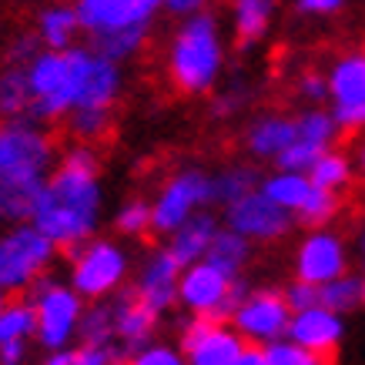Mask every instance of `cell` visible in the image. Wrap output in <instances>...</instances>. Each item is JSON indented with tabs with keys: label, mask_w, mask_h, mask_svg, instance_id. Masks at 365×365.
Listing matches in <instances>:
<instances>
[{
	"label": "cell",
	"mask_w": 365,
	"mask_h": 365,
	"mask_svg": "<svg viewBox=\"0 0 365 365\" xmlns=\"http://www.w3.org/2000/svg\"><path fill=\"white\" fill-rule=\"evenodd\" d=\"M101 158L91 144L67 148L41 188L31 225H37L64 255L88 245L101 225Z\"/></svg>",
	"instance_id": "6da1fadb"
},
{
	"label": "cell",
	"mask_w": 365,
	"mask_h": 365,
	"mask_svg": "<svg viewBox=\"0 0 365 365\" xmlns=\"http://www.w3.org/2000/svg\"><path fill=\"white\" fill-rule=\"evenodd\" d=\"M225 67V41L211 11L181 21L168 47V78L181 94H208Z\"/></svg>",
	"instance_id": "7a4b0ae2"
},
{
	"label": "cell",
	"mask_w": 365,
	"mask_h": 365,
	"mask_svg": "<svg viewBox=\"0 0 365 365\" xmlns=\"http://www.w3.org/2000/svg\"><path fill=\"white\" fill-rule=\"evenodd\" d=\"M54 171V141L34 121L0 124V185H44Z\"/></svg>",
	"instance_id": "3957f363"
},
{
	"label": "cell",
	"mask_w": 365,
	"mask_h": 365,
	"mask_svg": "<svg viewBox=\"0 0 365 365\" xmlns=\"http://www.w3.org/2000/svg\"><path fill=\"white\" fill-rule=\"evenodd\" d=\"M27 78H31V114L27 121L34 124H51L61 121L78 108V71L71 64L67 51H41L27 64Z\"/></svg>",
	"instance_id": "277c9868"
},
{
	"label": "cell",
	"mask_w": 365,
	"mask_h": 365,
	"mask_svg": "<svg viewBox=\"0 0 365 365\" xmlns=\"http://www.w3.org/2000/svg\"><path fill=\"white\" fill-rule=\"evenodd\" d=\"M57 248L37 225L24 222L11 225L0 235V288L7 295L31 292L37 278H44L51 262L57 258Z\"/></svg>",
	"instance_id": "5b68a950"
},
{
	"label": "cell",
	"mask_w": 365,
	"mask_h": 365,
	"mask_svg": "<svg viewBox=\"0 0 365 365\" xmlns=\"http://www.w3.org/2000/svg\"><path fill=\"white\" fill-rule=\"evenodd\" d=\"M27 299L37 309V345L47 352H61L78 339L81 319H84V299L71 285H61L54 278H37Z\"/></svg>",
	"instance_id": "8992f818"
},
{
	"label": "cell",
	"mask_w": 365,
	"mask_h": 365,
	"mask_svg": "<svg viewBox=\"0 0 365 365\" xmlns=\"http://www.w3.org/2000/svg\"><path fill=\"white\" fill-rule=\"evenodd\" d=\"M67 258H71V288L81 299L91 302L114 295L131 268L128 252L111 238H91L88 245L74 248Z\"/></svg>",
	"instance_id": "52a82bcc"
},
{
	"label": "cell",
	"mask_w": 365,
	"mask_h": 365,
	"mask_svg": "<svg viewBox=\"0 0 365 365\" xmlns=\"http://www.w3.org/2000/svg\"><path fill=\"white\" fill-rule=\"evenodd\" d=\"M211 205V175H205L201 168H181L165 181V188L158 191V198L151 201V222H155L158 235H171L188 222L191 215H198V208Z\"/></svg>",
	"instance_id": "ba28073f"
},
{
	"label": "cell",
	"mask_w": 365,
	"mask_h": 365,
	"mask_svg": "<svg viewBox=\"0 0 365 365\" xmlns=\"http://www.w3.org/2000/svg\"><path fill=\"white\" fill-rule=\"evenodd\" d=\"M235 332L248 345H272L278 339H288L292 309L285 305V295L275 288H258L248 295L242 309L235 312Z\"/></svg>",
	"instance_id": "9c48e42d"
},
{
	"label": "cell",
	"mask_w": 365,
	"mask_h": 365,
	"mask_svg": "<svg viewBox=\"0 0 365 365\" xmlns=\"http://www.w3.org/2000/svg\"><path fill=\"white\" fill-rule=\"evenodd\" d=\"M329 101V111L342 131H365V51H352L332 64Z\"/></svg>",
	"instance_id": "30bf717a"
},
{
	"label": "cell",
	"mask_w": 365,
	"mask_h": 365,
	"mask_svg": "<svg viewBox=\"0 0 365 365\" xmlns=\"http://www.w3.org/2000/svg\"><path fill=\"white\" fill-rule=\"evenodd\" d=\"M225 228L245 235L248 242H278L295 228V215L278 208L275 201L262 195V188H258L225 208Z\"/></svg>",
	"instance_id": "8fae6325"
},
{
	"label": "cell",
	"mask_w": 365,
	"mask_h": 365,
	"mask_svg": "<svg viewBox=\"0 0 365 365\" xmlns=\"http://www.w3.org/2000/svg\"><path fill=\"white\" fill-rule=\"evenodd\" d=\"M67 57L78 71V108H114L124 84L121 64L91 51L88 44H74Z\"/></svg>",
	"instance_id": "7c38bea8"
},
{
	"label": "cell",
	"mask_w": 365,
	"mask_h": 365,
	"mask_svg": "<svg viewBox=\"0 0 365 365\" xmlns=\"http://www.w3.org/2000/svg\"><path fill=\"white\" fill-rule=\"evenodd\" d=\"M345 272H349V252H345V242L335 232L312 228L295 248V278L299 282L322 288Z\"/></svg>",
	"instance_id": "4fadbf2b"
},
{
	"label": "cell",
	"mask_w": 365,
	"mask_h": 365,
	"mask_svg": "<svg viewBox=\"0 0 365 365\" xmlns=\"http://www.w3.org/2000/svg\"><path fill=\"white\" fill-rule=\"evenodd\" d=\"M74 11H78L81 31L91 37V34L151 24L158 11H165V7H161V0H78Z\"/></svg>",
	"instance_id": "5bb4252c"
},
{
	"label": "cell",
	"mask_w": 365,
	"mask_h": 365,
	"mask_svg": "<svg viewBox=\"0 0 365 365\" xmlns=\"http://www.w3.org/2000/svg\"><path fill=\"white\" fill-rule=\"evenodd\" d=\"M185 268L175 262V255L165 248H155V252L144 258L141 272H138V282H134V295L148 305L151 312L165 315L178 305V278H181Z\"/></svg>",
	"instance_id": "9a60e30c"
},
{
	"label": "cell",
	"mask_w": 365,
	"mask_h": 365,
	"mask_svg": "<svg viewBox=\"0 0 365 365\" xmlns=\"http://www.w3.org/2000/svg\"><path fill=\"white\" fill-rule=\"evenodd\" d=\"M228 285H232V278L208 262L188 265L178 278V305H185L191 315L215 319V312L222 309L225 295H228Z\"/></svg>",
	"instance_id": "2e32d148"
},
{
	"label": "cell",
	"mask_w": 365,
	"mask_h": 365,
	"mask_svg": "<svg viewBox=\"0 0 365 365\" xmlns=\"http://www.w3.org/2000/svg\"><path fill=\"white\" fill-rule=\"evenodd\" d=\"M342 335H345V319L339 312L325 309V305H315L309 312L292 315V325H288V339L292 342L305 345V349H312L319 355H329V359L335 355Z\"/></svg>",
	"instance_id": "e0dca14e"
},
{
	"label": "cell",
	"mask_w": 365,
	"mask_h": 365,
	"mask_svg": "<svg viewBox=\"0 0 365 365\" xmlns=\"http://www.w3.org/2000/svg\"><path fill=\"white\" fill-rule=\"evenodd\" d=\"M158 322H161V315L148 309V305H144V302L134 295V288L114 299L118 345H121L128 355L141 352L144 345H151V339H155V332H158Z\"/></svg>",
	"instance_id": "ac0fdd59"
},
{
	"label": "cell",
	"mask_w": 365,
	"mask_h": 365,
	"mask_svg": "<svg viewBox=\"0 0 365 365\" xmlns=\"http://www.w3.org/2000/svg\"><path fill=\"white\" fill-rule=\"evenodd\" d=\"M295 138H299V121L295 118H288V114H262V118H255L248 124L245 148L258 161H275Z\"/></svg>",
	"instance_id": "d6986e66"
},
{
	"label": "cell",
	"mask_w": 365,
	"mask_h": 365,
	"mask_svg": "<svg viewBox=\"0 0 365 365\" xmlns=\"http://www.w3.org/2000/svg\"><path fill=\"white\" fill-rule=\"evenodd\" d=\"M218 232H222L218 218H215L211 211H198V215H191L188 222L168 238V252L175 255V262L181 268L198 265V262H205V255H208V248Z\"/></svg>",
	"instance_id": "ffe728a7"
},
{
	"label": "cell",
	"mask_w": 365,
	"mask_h": 365,
	"mask_svg": "<svg viewBox=\"0 0 365 365\" xmlns=\"http://www.w3.org/2000/svg\"><path fill=\"white\" fill-rule=\"evenodd\" d=\"M245 345L248 342L235 332V325L215 322L198 342L185 349V355H188V365H232L245 352Z\"/></svg>",
	"instance_id": "44dd1931"
},
{
	"label": "cell",
	"mask_w": 365,
	"mask_h": 365,
	"mask_svg": "<svg viewBox=\"0 0 365 365\" xmlns=\"http://www.w3.org/2000/svg\"><path fill=\"white\" fill-rule=\"evenodd\" d=\"M81 34L78 11L71 4H51L37 14V37L47 51H71Z\"/></svg>",
	"instance_id": "7402d4cb"
},
{
	"label": "cell",
	"mask_w": 365,
	"mask_h": 365,
	"mask_svg": "<svg viewBox=\"0 0 365 365\" xmlns=\"http://www.w3.org/2000/svg\"><path fill=\"white\" fill-rule=\"evenodd\" d=\"M31 78L27 67L7 64L0 71V118L4 121H27L31 114Z\"/></svg>",
	"instance_id": "603a6c76"
},
{
	"label": "cell",
	"mask_w": 365,
	"mask_h": 365,
	"mask_svg": "<svg viewBox=\"0 0 365 365\" xmlns=\"http://www.w3.org/2000/svg\"><path fill=\"white\" fill-rule=\"evenodd\" d=\"M148 37H151V24H138V27H121V31L91 34L88 47L121 64V61H131V57L141 54L144 44H148Z\"/></svg>",
	"instance_id": "cb8c5ba5"
},
{
	"label": "cell",
	"mask_w": 365,
	"mask_h": 365,
	"mask_svg": "<svg viewBox=\"0 0 365 365\" xmlns=\"http://www.w3.org/2000/svg\"><path fill=\"white\" fill-rule=\"evenodd\" d=\"M262 188V178L252 165H232L222 168L218 175H211V205L218 208H228L235 201H242L245 195Z\"/></svg>",
	"instance_id": "d4e9b609"
},
{
	"label": "cell",
	"mask_w": 365,
	"mask_h": 365,
	"mask_svg": "<svg viewBox=\"0 0 365 365\" xmlns=\"http://www.w3.org/2000/svg\"><path fill=\"white\" fill-rule=\"evenodd\" d=\"M248 258H252V242H248L245 235L232 232V228H222V232L215 235V242H211L208 255H205V262L215 265L218 272H225L228 278L242 275V268L248 265Z\"/></svg>",
	"instance_id": "484cf974"
},
{
	"label": "cell",
	"mask_w": 365,
	"mask_h": 365,
	"mask_svg": "<svg viewBox=\"0 0 365 365\" xmlns=\"http://www.w3.org/2000/svg\"><path fill=\"white\" fill-rule=\"evenodd\" d=\"M312 188H315V185H312V178L302 175V171H275V175L262 178V195H268L278 208L292 211V215L309 201Z\"/></svg>",
	"instance_id": "4316f807"
},
{
	"label": "cell",
	"mask_w": 365,
	"mask_h": 365,
	"mask_svg": "<svg viewBox=\"0 0 365 365\" xmlns=\"http://www.w3.org/2000/svg\"><path fill=\"white\" fill-rule=\"evenodd\" d=\"M235 37L242 44H258L272 27L275 17V0H235Z\"/></svg>",
	"instance_id": "83f0119b"
},
{
	"label": "cell",
	"mask_w": 365,
	"mask_h": 365,
	"mask_svg": "<svg viewBox=\"0 0 365 365\" xmlns=\"http://www.w3.org/2000/svg\"><path fill=\"white\" fill-rule=\"evenodd\" d=\"M37 339V309L31 299H7L0 309V342Z\"/></svg>",
	"instance_id": "f1b7e54d"
},
{
	"label": "cell",
	"mask_w": 365,
	"mask_h": 365,
	"mask_svg": "<svg viewBox=\"0 0 365 365\" xmlns=\"http://www.w3.org/2000/svg\"><path fill=\"white\" fill-rule=\"evenodd\" d=\"M81 345H114L118 342V325H114V299H101L91 309H84L78 329Z\"/></svg>",
	"instance_id": "f546056e"
},
{
	"label": "cell",
	"mask_w": 365,
	"mask_h": 365,
	"mask_svg": "<svg viewBox=\"0 0 365 365\" xmlns=\"http://www.w3.org/2000/svg\"><path fill=\"white\" fill-rule=\"evenodd\" d=\"M44 185H24V188H11L0 185V225H24L34 218L37 198H41Z\"/></svg>",
	"instance_id": "4dcf8cb0"
},
{
	"label": "cell",
	"mask_w": 365,
	"mask_h": 365,
	"mask_svg": "<svg viewBox=\"0 0 365 365\" xmlns=\"http://www.w3.org/2000/svg\"><path fill=\"white\" fill-rule=\"evenodd\" d=\"M299 141H309L322 151H332L335 138H339V121L332 118V111H325V108H309V111H302L299 118Z\"/></svg>",
	"instance_id": "1f68e13d"
},
{
	"label": "cell",
	"mask_w": 365,
	"mask_h": 365,
	"mask_svg": "<svg viewBox=\"0 0 365 365\" xmlns=\"http://www.w3.org/2000/svg\"><path fill=\"white\" fill-rule=\"evenodd\" d=\"M362 295H365V278L352 275V272H345V275H339L335 282L322 285V305L339 312V315H349V312L359 309V305H362Z\"/></svg>",
	"instance_id": "d6a6232c"
},
{
	"label": "cell",
	"mask_w": 365,
	"mask_h": 365,
	"mask_svg": "<svg viewBox=\"0 0 365 365\" xmlns=\"http://www.w3.org/2000/svg\"><path fill=\"white\" fill-rule=\"evenodd\" d=\"M312 178V185H319V188H329V191H339L349 188V181H352V158L342 155V151H325V155L312 165L309 171Z\"/></svg>",
	"instance_id": "836d02e7"
},
{
	"label": "cell",
	"mask_w": 365,
	"mask_h": 365,
	"mask_svg": "<svg viewBox=\"0 0 365 365\" xmlns=\"http://www.w3.org/2000/svg\"><path fill=\"white\" fill-rule=\"evenodd\" d=\"M64 121L74 141L91 144L111 131V108H74Z\"/></svg>",
	"instance_id": "e575fe53"
},
{
	"label": "cell",
	"mask_w": 365,
	"mask_h": 365,
	"mask_svg": "<svg viewBox=\"0 0 365 365\" xmlns=\"http://www.w3.org/2000/svg\"><path fill=\"white\" fill-rule=\"evenodd\" d=\"M335 211H339V195L315 185V188H312V195H309V201L295 211V222L305 225L309 232H312V228H325V225L335 218Z\"/></svg>",
	"instance_id": "d590c367"
},
{
	"label": "cell",
	"mask_w": 365,
	"mask_h": 365,
	"mask_svg": "<svg viewBox=\"0 0 365 365\" xmlns=\"http://www.w3.org/2000/svg\"><path fill=\"white\" fill-rule=\"evenodd\" d=\"M114 232L124 235V238H144L148 232H155L151 201H144V198L124 201L121 208H118V215H114Z\"/></svg>",
	"instance_id": "8d00e7d4"
},
{
	"label": "cell",
	"mask_w": 365,
	"mask_h": 365,
	"mask_svg": "<svg viewBox=\"0 0 365 365\" xmlns=\"http://www.w3.org/2000/svg\"><path fill=\"white\" fill-rule=\"evenodd\" d=\"M262 352H265V365H332L329 355L312 352V349L292 342V339H278L272 345H262Z\"/></svg>",
	"instance_id": "74e56055"
},
{
	"label": "cell",
	"mask_w": 365,
	"mask_h": 365,
	"mask_svg": "<svg viewBox=\"0 0 365 365\" xmlns=\"http://www.w3.org/2000/svg\"><path fill=\"white\" fill-rule=\"evenodd\" d=\"M322 155H325L322 148H315V144L299 141V138H295V141L288 144L285 151L275 158V168L278 171H302V175H309L312 165H315Z\"/></svg>",
	"instance_id": "f35d334b"
},
{
	"label": "cell",
	"mask_w": 365,
	"mask_h": 365,
	"mask_svg": "<svg viewBox=\"0 0 365 365\" xmlns=\"http://www.w3.org/2000/svg\"><path fill=\"white\" fill-rule=\"evenodd\" d=\"M128 365H188V355L175 349V345H161V342H151L144 345L141 352H134L128 359Z\"/></svg>",
	"instance_id": "ab89813d"
},
{
	"label": "cell",
	"mask_w": 365,
	"mask_h": 365,
	"mask_svg": "<svg viewBox=\"0 0 365 365\" xmlns=\"http://www.w3.org/2000/svg\"><path fill=\"white\" fill-rule=\"evenodd\" d=\"M282 295H285V305L292 309V315H299V312H309V309H315V305H322V288L309 285V282H299V278H295Z\"/></svg>",
	"instance_id": "60d3db41"
},
{
	"label": "cell",
	"mask_w": 365,
	"mask_h": 365,
	"mask_svg": "<svg viewBox=\"0 0 365 365\" xmlns=\"http://www.w3.org/2000/svg\"><path fill=\"white\" fill-rule=\"evenodd\" d=\"M44 51V44H41V37H37V31H24L17 34L11 44H7V64H17V67H27L34 61V57Z\"/></svg>",
	"instance_id": "b9f144b4"
},
{
	"label": "cell",
	"mask_w": 365,
	"mask_h": 365,
	"mask_svg": "<svg viewBox=\"0 0 365 365\" xmlns=\"http://www.w3.org/2000/svg\"><path fill=\"white\" fill-rule=\"evenodd\" d=\"M248 295H252V285L245 282L242 275L232 278V285H228V295H225L222 302V309L215 312V322H232L235 319V312L242 309L245 302H248Z\"/></svg>",
	"instance_id": "7bdbcfd3"
},
{
	"label": "cell",
	"mask_w": 365,
	"mask_h": 365,
	"mask_svg": "<svg viewBox=\"0 0 365 365\" xmlns=\"http://www.w3.org/2000/svg\"><path fill=\"white\" fill-rule=\"evenodd\" d=\"M299 94L305 104H325L329 101V74H319V71H309L299 78Z\"/></svg>",
	"instance_id": "ee69618b"
},
{
	"label": "cell",
	"mask_w": 365,
	"mask_h": 365,
	"mask_svg": "<svg viewBox=\"0 0 365 365\" xmlns=\"http://www.w3.org/2000/svg\"><path fill=\"white\" fill-rule=\"evenodd\" d=\"M248 101V94H245L242 88H232L225 91V94H218V98L211 101V114L218 118V121H225V118H232L235 111H242V104Z\"/></svg>",
	"instance_id": "f6af8a7d"
},
{
	"label": "cell",
	"mask_w": 365,
	"mask_h": 365,
	"mask_svg": "<svg viewBox=\"0 0 365 365\" xmlns=\"http://www.w3.org/2000/svg\"><path fill=\"white\" fill-rule=\"evenodd\" d=\"M161 7H165L171 17H181V21H188V17H198L211 7V0H161Z\"/></svg>",
	"instance_id": "bcb514c9"
},
{
	"label": "cell",
	"mask_w": 365,
	"mask_h": 365,
	"mask_svg": "<svg viewBox=\"0 0 365 365\" xmlns=\"http://www.w3.org/2000/svg\"><path fill=\"white\" fill-rule=\"evenodd\" d=\"M345 7V0H295V11L305 17H332Z\"/></svg>",
	"instance_id": "7dc6e473"
},
{
	"label": "cell",
	"mask_w": 365,
	"mask_h": 365,
	"mask_svg": "<svg viewBox=\"0 0 365 365\" xmlns=\"http://www.w3.org/2000/svg\"><path fill=\"white\" fill-rule=\"evenodd\" d=\"M27 355V342H0V365H21Z\"/></svg>",
	"instance_id": "c3c4849f"
},
{
	"label": "cell",
	"mask_w": 365,
	"mask_h": 365,
	"mask_svg": "<svg viewBox=\"0 0 365 365\" xmlns=\"http://www.w3.org/2000/svg\"><path fill=\"white\" fill-rule=\"evenodd\" d=\"M232 365H265V352H262V345H245V352L238 355Z\"/></svg>",
	"instance_id": "681fc988"
},
{
	"label": "cell",
	"mask_w": 365,
	"mask_h": 365,
	"mask_svg": "<svg viewBox=\"0 0 365 365\" xmlns=\"http://www.w3.org/2000/svg\"><path fill=\"white\" fill-rule=\"evenodd\" d=\"M44 365H81L78 349H61V352H51Z\"/></svg>",
	"instance_id": "f907efd6"
},
{
	"label": "cell",
	"mask_w": 365,
	"mask_h": 365,
	"mask_svg": "<svg viewBox=\"0 0 365 365\" xmlns=\"http://www.w3.org/2000/svg\"><path fill=\"white\" fill-rule=\"evenodd\" d=\"M355 255H359V265H365V228L359 235V242H355Z\"/></svg>",
	"instance_id": "816d5d0a"
},
{
	"label": "cell",
	"mask_w": 365,
	"mask_h": 365,
	"mask_svg": "<svg viewBox=\"0 0 365 365\" xmlns=\"http://www.w3.org/2000/svg\"><path fill=\"white\" fill-rule=\"evenodd\" d=\"M355 165H359V171L365 175V144H359V151H355Z\"/></svg>",
	"instance_id": "f5cc1de1"
},
{
	"label": "cell",
	"mask_w": 365,
	"mask_h": 365,
	"mask_svg": "<svg viewBox=\"0 0 365 365\" xmlns=\"http://www.w3.org/2000/svg\"><path fill=\"white\" fill-rule=\"evenodd\" d=\"M4 305H7V292L0 288V309H4Z\"/></svg>",
	"instance_id": "db71d44e"
},
{
	"label": "cell",
	"mask_w": 365,
	"mask_h": 365,
	"mask_svg": "<svg viewBox=\"0 0 365 365\" xmlns=\"http://www.w3.org/2000/svg\"><path fill=\"white\" fill-rule=\"evenodd\" d=\"M362 305H365V295H362Z\"/></svg>",
	"instance_id": "11a10c76"
}]
</instances>
